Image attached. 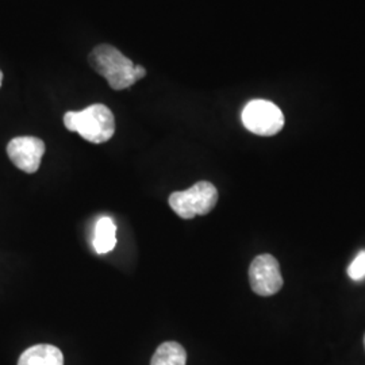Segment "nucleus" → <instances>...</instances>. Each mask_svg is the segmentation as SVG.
<instances>
[{"label":"nucleus","mask_w":365,"mask_h":365,"mask_svg":"<svg viewBox=\"0 0 365 365\" xmlns=\"http://www.w3.org/2000/svg\"><path fill=\"white\" fill-rule=\"evenodd\" d=\"M348 276L353 282H361L365 279V249L361 250L348 268Z\"/></svg>","instance_id":"9d476101"},{"label":"nucleus","mask_w":365,"mask_h":365,"mask_svg":"<svg viewBox=\"0 0 365 365\" xmlns=\"http://www.w3.org/2000/svg\"><path fill=\"white\" fill-rule=\"evenodd\" d=\"M242 123L253 134L271 137L283 129L284 115L272 102L255 99L244 107Z\"/></svg>","instance_id":"20e7f679"},{"label":"nucleus","mask_w":365,"mask_h":365,"mask_svg":"<svg viewBox=\"0 0 365 365\" xmlns=\"http://www.w3.org/2000/svg\"><path fill=\"white\" fill-rule=\"evenodd\" d=\"M92 68L107 80L108 86L120 91L129 88L138 80L146 76V69L143 66H135L130 58L111 45H98L90 54Z\"/></svg>","instance_id":"f257e3e1"},{"label":"nucleus","mask_w":365,"mask_h":365,"mask_svg":"<svg viewBox=\"0 0 365 365\" xmlns=\"http://www.w3.org/2000/svg\"><path fill=\"white\" fill-rule=\"evenodd\" d=\"M1 81H3V73H1V71H0V87H1Z\"/></svg>","instance_id":"9b49d317"},{"label":"nucleus","mask_w":365,"mask_h":365,"mask_svg":"<svg viewBox=\"0 0 365 365\" xmlns=\"http://www.w3.org/2000/svg\"><path fill=\"white\" fill-rule=\"evenodd\" d=\"M18 365H64V354L57 346L39 344L22 353Z\"/></svg>","instance_id":"0eeeda50"},{"label":"nucleus","mask_w":365,"mask_h":365,"mask_svg":"<svg viewBox=\"0 0 365 365\" xmlns=\"http://www.w3.org/2000/svg\"><path fill=\"white\" fill-rule=\"evenodd\" d=\"M249 282L255 294L272 297L283 287V277L279 261L272 255H260L252 261L249 268Z\"/></svg>","instance_id":"39448f33"},{"label":"nucleus","mask_w":365,"mask_h":365,"mask_svg":"<svg viewBox=\"0 0 365 365\" xmlns=\"http://www.w3.org/2000/svg\"><path fill=\"white\" fill-rule=\"evenodd\" d=\"M45 153V144L37 137H15L7 145L11 163L26 173H36Z\"/></svg>","instance_id":"423d86ee"},{"label":"nucleus","mask_w":365,"mask_h":365,"mask_svg":"<svg viewBox=\"0 0 365 365\" xmlns=\"http://www.w3.org/2000/svg\"><path fill=\"white\" fill-rule=\"evenodd\" d=\"M187 352L179 342L168 341L161 344L152 357L150 365H185Z\"/></svg>","instance_id":"1a4fd4ad"},{"label":"nucleus","mask_w":365,"mask_h":365,"mask_svg":"<svg viewBox=\"0 0 365 365\" xmlns=\"http://www.w3.org/2000/svg\"><path fill=\"white\" fill-rule=\"evenodd\" d=\"M117 226L115 222L110 217H102L96 222L95 226V237H93V248L96 253L105 255L111 252L117 245Z\"/></svg>","instance_id":"6e6552de"},{"label":"nucleus","mask_w":365,"mask_h":365,"mask_svg":"<svg viewBox=\"0 0 365 365\" xmlns=\"http://www.w3.org/2000/svg\"><path fill=\"white\" fill-rule=\"evenodd\" d=\"M364 345H365V336H364Z\"/></svg>","instance_id":"f8f14e48"},{"label":"nucleus","mask_w":365,"mask_h":365,"mask_svg":"<svg viewBox=\"0 0 365 365\" xmlns=\"http://www.w3.org/2000/svg\"><path fill=\"white\" fill-rule=\"evenodd\" d=\"M64 125L69 131H76L86 141L103 144L115 133V118L105 105L88 106L81 111H68Z\"/></svg>","instance_id":"f03ea898"},{"label":"nucleus","mask_w":365,"mask_h":365,"mask_svg":"<svg viewBox=\"0 0 365 365\" xmlns=\"http://www.w3.org/2000/svg\"><path fill=\"white\" fill-rule=\"evenodd\" d=\"M170 209L182 220H192L196 215L211 212L218 202V191L214 184L199 182L185 191L170 194Z\"/></svg>","instance_id":"7ed1b4c3"}]
</instances>
